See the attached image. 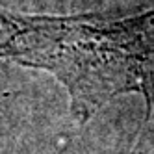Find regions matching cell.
<instances>
[{
	"mask_svg": "<svg viewBox=\"0 0 154 154\" xmlns=\"http://www.w3.org/2000/svg\"><path fill=\"white\" fill-rule=\"evenodd\" d=\"M26 19H17L13 15H6L0 11V54H6L8 45L24 26Z\"/></svg>",
	"mask_w": 154,
	"mask_h": 154,
	"instance_id": "6da1fadb",
	"label": "cell"
}]
</instances>
